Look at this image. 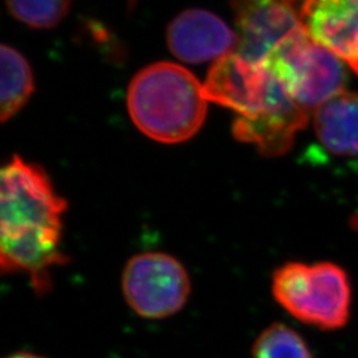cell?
Returning a JSON list of instances; mask_svg holds the SVG:
<instances>
[{
  "instance_id": "1",
  "label": "cell",
  "mask_w": 358,
  "mask_h": 358,
  "mask_svg": "<svg viewBox=\"0 0 358 358\" xmlns=\"http://www.w3.org/2000/svg\"><path fill=\"white\" fill-rule=\"evenodd\" d=\"M68 203L48 174L19 155L0 174V267L4 275L24 273L32 289H52L53 271L69 262L63 251Z\"/></svg>"
},
{
  "instance_id": "2",
  "label": "cell",
  "mask_w": 358,
  "mask_h": 358,
  "mask_svg": "<svg viewBox=\"0 0 358 358\" xmlns=\"http://www.w3.org/2000/svg\"><path fill=\"white\" fill-rule=\"evenodd\" d=\"M129 115L152 140L187 141L202 128L207 113L203 85L190 71L173 63H155L130 81Z\"/></svg>"
},
{
  "instance_id": "3",
  "label": "cell",
  "mask_w": 358,
  "mask_h": 358,
  "mask_svg": "<svg viewBox=\"0 0 358 358\" xmlns=\"http://www.w3.org/2000/svg\"><path fill=\"white\" fill-rule=\"evenodd\" d=\"M272 294L294 319L322 331L341 329L350 317V280L332 262L282 264L272 275Z\"/></svg>"
},
{
  "instance_id": "4",
  "label": "cell",
  "mask_w": 358,
  "mask_h": 358,
  "mask_svg": "<svg viewBox=\"0 0 358 358\" xmlns=\"http://www.w3.org/2000/svg\"><path fill=\"white\" fill-rule=\"evenodd\" d=\"M307 112L341 93L345 85L344 63L300 29L285 38L262 63Z\"/></svg>"
},
{
  "instance_id": "5",
  "label": "cell",
  "mask_w": 358,
  "mask_h": 358,
  "mask_svg": "<svg viewBox=\"0 0 358 358\" xmlns=\"http://www.w3.org/2000/svg\"><path fill=\"white\" fill-rule=\"evenodd\" d=\"M121 288L136 315L146 320H162L186 306L192 282L177 257L161 251H146L129 259L121 275Z\"/></svg>"
},
{
  "instance_id": "6",
  "label": "cell",
  "mask_w": 358,
  "mask_h": 358,
  "mask_svg": "<svg viewBox=\"0 0 358 358\" xmlns=\"http://www.w3.org/2000/svg\"><path fill=\"white\" fill-rule=\"evenodd\" d=\"M206 100L254 118L292 99L267 66L243 56L227 55L215 62L203 84Z\"/></svg>"
},
{
  "instance_id": "7",
  "label": "cell",
  "mask_w": 358,
  "mask_h": 358,
  "mask_svg": "<svg viewBox=\"0 0 358 358\" xmlns=\"http://www.w3.org/2000/svg\"><path fill=\"white\" fill-rule=\"evenodd\" d=\"M297 0H231L239 55L262 64L278 45L303 29Z\"/></svg>"
},
{
  "instance_id": "8",
  "label": "cell",
  "mask_w": 358,
  "mask_h": 358,
  "mask_svg": "<svg viewBox=\"0 0 358 358\" xmlns=\"http://www.w3.org/2000/svg\"><path fill=\"white\" fill-rule=\"evenodd\" d=\"M300 22L309 38L358 75V0H303Z\"/></svg>"
},
{
  "instance_id": "9",
  "label": "cell",
  "mask_w": 358,
  "mask_h": 358,
  "mask_svg": "<svg viewBox=\"0 0 358 358\" xmlns=\"http://www.w3.org/2000/svg\"><path fill=\"white\" fill-rule=\"evenodd\" d=\"M167 44L180 60L198 64L230 55L239 38L215 13L187 10L170 23Z\"/></svg>"
},
{
  "instance_id": "10",
  "label": "cell",
  "mask_w": 358,
  "mask_h": 358,
  "mask_svg": "<svg viewBox=\"0 0 358 358\" xmlns=\"http://www.w3.org/2000/svg\"><path fill=\"white\" fill-rule=\"evenodd\" d=\"M307 122V110L292 100L254 118L238 115L232 133L238 141L254 143L263 155L279 157L291 149L294 136Z\"/></svg>"
},
{
  "instance_id": "11",
  "label": "cell",
  "mask_w": 358,
  "mask_h": 358,
  "mask_svg": "<svg viewBox=\"0 0 358 358\" xmlns=\"http://www.w3.org/2000/svg\"><path fill=\"white\" fill-rule=\"evenodd\" d=\"M315 130L325 149L358 155V93L343 90L315 110Z\"/></svg>"
},
{
  "instance_id": "12",
  "label": "cell",
  "mask_w": 358,
  "mask_h": 358,
  "mask_svg": "<svg viewBox=\"0 0 358 358\" xmlns=\"http://www.w3.org/2000/svg\"><path fill=\"white\" fill-rule=\"evenodd\" d=\"M34 77L26 57L13 47L1 45V105L0 117L6 122L29 100Z\"/></svg>"
},
{
  "instance_id": "13",
  "label": "cell",
  "mask_w": 358,
  "mask_h": 358,
  "mask_svg": "<svg viewBox=\"0 0 358 358\" xmlns=\"http://www.w3.org/2000/svg\"><path fill=\"white\" fill-rule=\"evenodd\" d=\"M252 358H313L306 340L294 328L275 322L257 336Z\"/></svg>"
},
{
  "instance_id": "14",
  "label": "cell",
  "mask_w": 358,
  "mask_h": 358,
  "mask_svg": "<svg viewBox=\"0 0 358 358\" xmlns=\"http://www.w3.org/2000/svg\"><path fill=\"white\" fill-rule=\"evenodd\" d=\"M15 19L32 28L56 27L69 11L71 0H6Z\"/></svg>"
},
{
  "instance_id": "15",
  "label": "cell",
  "mask_w": 358,
  "mask_h": 358,
  "mask_svg": "<svg viewBox=\"0 0 358 358\" xmlns=\"http://www.w3.org/2000/svg\"><path fill=\"white\" fill-rule=\"evenodd\" d=\"M6 358H45L43 356H38L36 353H31V352H16Z\"/></svg>"
}]
</instances>
